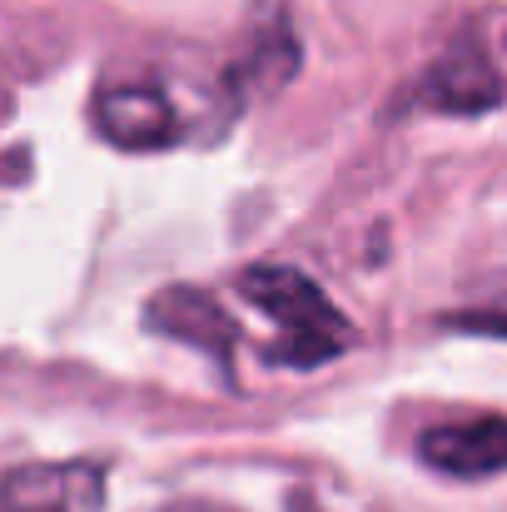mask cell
I'll return each instance as SVG.
<instances>
[{
  "label": "cell",
  "instance_id": "1",
  "mask_svg": "<svg viewBox=\"0 0 507 512\" xmlns=\"http://www.w3.org/2000/svg\"><path fill=\"white\" fill-rule=\"evenodd\" d=\"M244 299L274 319V348H269V363L279 368H319L338 353H348L353 343V324L329 304V294L304 279L299 269L289 264H259L239 279Z\"/></svg>",
  "mask_w": 507,
  "mask_h": 512
},
{
  "label": "cell",
  "instance_id": "2",
  "mask_svg": "<svg viewBox=\"0 0 507 512\" xmlns=\"http://www.w3.org/2000/svg\"><path fill=\"white\" fill-rule=\"evenodd\" d=\"M418 453L428 468L448 478H493L507 473V418H473V423H443L418 438Z\"/></svg>",
  "mask_w": 507,
  "mask_h": 512
},
{
  "label": "cell",
  "instance_id": "3",
  "mask_svg": "<svg viewBox=\"0 0 507 512\" xmlns=\"http://www.w3.org/2000/svg\"><path fill=\"white\" fill-rule=\"evenodd\" d=\"M0 512H100V473L75 468H15L0 478Z\"/></svg>",
  "mask_w": 507,
  "mask_h": 512
},
{
  "label": "cell",
  "instance_id": "4",
  "mask_svg": "<svg viewBox=\"0 0 507 512\" xmlns=\"http://www.w3.org/2000/svg\"><path fill=\"white\" fill-rule=\"evenodd\" d=\"M95 125L105 140L125 145V150H155V145H169L179 120L169 110V100L150 85H115L100 95L95 105Z\"/></svg>",
  "mask_w": 507,
  "mask_h": 512
},
{
  "label": "cell",
  "instance_id": "5",
  "mask_svg": "<svg viewBox=\"0 0 507 512\" xmlns=\"http://www.w3.org/2000/svg\"><path fill=\"white\" fill-rule=\"evenodd\" d=\"M150 324L165 329L174 339L194 343V348H209V353H229L234 343V324L219 314V304L209 294H194V289H165L150 309Z\"/></svg>",
  "mask_w": 507,
  "mask_h": 512
},
{
  "label": "cell",
  "instance_id": "6",
  "mask_svg": "<svg viewBox=\"0 0 507 512\" xmlns=\"http://www.w3.org/2000/svg\"><path fill=\"white\" fill-rule=\"evenodd\" d=\"M428 100L438 110H458V115H478V110H493L503 100V85L498 75L488 70V60L478 50H453L448 60L433 65L428 75Z\"/></svg>",
  "mask_w": 507,
  "mask_h": 512
},
{
  "label": "cell",
  "instance_id": "7",
  "mask_svg": "<svg viewBox=\"0 0 507 512\" xmlns=\"http://www.w3.org/2000/svg\"><path fill=\"white\" fill-rule=\"evenodd\" d=\"M174 512H219V508H174Z\"/></svg>",
  "mask_w": 507,
  "mask_h": 512
}]
</instances>
